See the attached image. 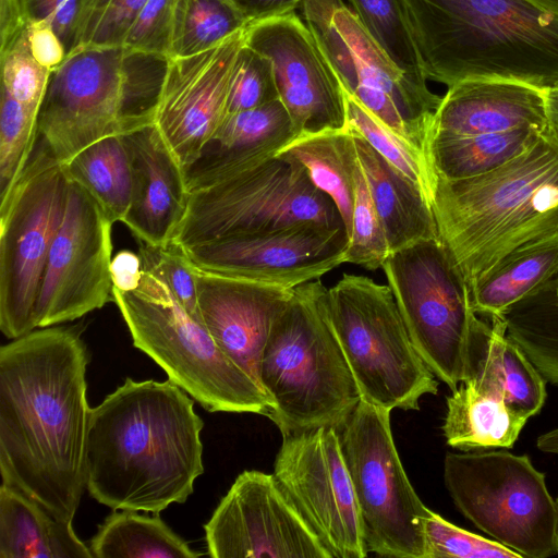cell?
I'll use <instances>...</instances> for the list:
<instances>
[{
  "label": "cell",
  "instance_id": "603a6c76",
  "mask_svg": "<svg viewBox=\"0 0 558 558\" xmlns=\"http://www.w3.org/2000/svg\"><path fill=\"white\" fill-rule=\"evenodd\" d=\"M549 125L544 89L510 80H466L448 87L435 112L432 138ZM430 138V141H432Z\"/></svg>",
  "mask_w": 558,
  "mask_h": 558
},
{
  "label": "cell",
  "instance_id": "ab89813d",
  "mask_svg": "<svg viewBox=\"0 0 558 558\" xmlns=\"http://www.w3.org/2000/svg\"><path fill=\"white\" fill-rule=\"evenodd\" d=\"M390 251L385 230L359 162L355 173V198L345 263L368 270L381 268Z\"/></svg>",
  "mask_w": 558,
  "mask_h": 558
},
{
  "label": "cell",
  "instance_id": "484cf974",
  "mask_svg": "<svg viewBox=\"0 0 558 558\" xmlns=\"http://www.w3.org/2000/svg\"><path fill=\"white\" fill-rule=\"evenodd\" d=\"M353 135L359 162L381 220L390 253L422 240L438 239L430 205L421 190L364 138Z\"/></svg>",
  "mask_w": 558,
  "mask_h": 558
},
{
  "label": "cell",
  "instance_id": "ba28073f",
  "mask_svg": "<svg viewBox=\"0 0 558 558\" xmlns=\"http://www.w3.org/2000/svg\"><path fill=\"white\" fill-rule=\"evenodd\" d=\"M324 312L361 400L392 411L418 410L438 381L415 350L388 284L344 274L324 296Z\"/></svg>",
  "mask_w": 558,
  "mask_h": 558
},
{
  "label": "cell",
  "instance_id": "f546056e",
  "mask_svg": "<svg viewBox=\"0 0 558 558\" xmlns=\"http://www.w3.org/2000/svg\"><path fill=\"white\" fill-rule=\"evenodd\" d=\"M497 318L546 381L558 385V271Z\"/></svg>",
  "mask_w": 558,
  "mask_h": 558
},
{
  "label": "cell",
  "instance_id": "83f0119b",
  "mask_svg": "<svg viewBox=\"0 0 558 558\" xmlns=\"http://www.w3.org/2000/svg\"><path fill=\"white\" fill-rule=\"evenodd\" d=\"M277 156L292 158L305 168L312 183L336 205L349 238L359 166L353 133L347 126L342 130L302 133Z\"/></svg>",
  "mask_w": 558,
  "mask_h": 558
},
{
  "label": "cell",
  "instance_id": "8992f818",
  "mask_svg": "<svg viewBox=\"0 0 558 558\" xmlns=\"http://www.w3.org/2000/svg\"><path fill=\"white\" fill-rule=\"evenodd\" d=\"M327 288L314 280L293 290L274 322L259 361L269 417L283 436L339 429L361 396L324 312Z\"/></svg>",
  "mask_w": 558,
  "mask_h": 558
},
{
  "label": "cell",
  "instance_id": "d590c367",
  "mask_svg": "<svg viewBox=\"0 0 558 558\" xmlns=\"http://www.w3.org/2000/svg\"><path fill=\"white\" fill-rule=\"evenodd\" d=\"M365 31L413 83L428 88L402 0H349Z\"/></svg>",
  "mask_w": 558,
  "mask_h": 558
},
{
  "label": "cell",
  "instance_id": "7402d4cb",
  "mask_svg": "<svg viewBox=\"0 0 558 558\" xmlns=\"http://www.w3.org/2000/svg\"><path fill=\"white\" fill-rule=\"evenodd\" d=\"M121 135L132 171L131 204L123 223L140 242L167 244L187 209L185 171L154 122Z\"/></svg>",
  "mask_w": 558,
  "mask_h": 558
},
{
  "label": "cell",
  "instance_id": "3957f363",
  "mask_svg": "<svg viewBox=\"0 0 558 558\" xmlns=\"http://www.w3.org/2000/svg\"><path fill=\"white\" fill-rule=\"evenodd\" d=\"M438 236L469 292L509 260L558 240V130L523 153L466 179L436 175Z\"/></svg>",
  "mask_w": 558,
  "mask_h": 558
},
{
  "label": "cell",
  "instance_id": "5bb4252c",
  "mask_svg": "<svg viewBox=\"0 0 558 558\" xmlns=\"http://www.w3.org/2000/svg\"><path fill=\"white\" fill-rule=\"evenodd\" d=\"M411 341L451 391L463 381L465 347L475 312L469 288L440 239L389 253L381 266Z\"/></svg>",
  "mask_w": 558,
  "mask_h": 558
},
{
  "label": "cell",
  "instance_id": "9c48e42d",
  "mask_svg": "<svg viewBox=\"0 0 558 558\" xmlns=\"http://www.w3.org/2000/svg\"><path fill=\"white\" fill-rule=\"evenodd\" d=\"M344 226L329 196L296 160L275 156L190 192L170 242L186 247L300 223Z\"/></svg>",
  "mask_w": 558,
  "mask_h": 558
},
{
  "label": "cell",
  "instance_id": "52a82bcc",
  "mask_svg": "<svg viewBox=\"0 0 558 558\" xmlns=\"http://www.w3.org/2000/svg\"><path fill=\"white\" fill-rule=\"evenodd\" d=\"M112 301L133 345L205 410L268 415L271 403L263 389L219 348L159 276L144 269L140 287L113 288Z\"/></svg>",
  "mask_w": 558,
  "mask_h": 558
},
{
  "label": "cell",
  "instance_id": "cb8c5ba5",
  "mask_svg": "<svg viewBox=\"0 0 558 558\" xmlns=\"http://www.w3.org/2000/svg\"><path fill=\"white\" fill-rule=\"evenodd\" d=\"M295 136L279 98L227 114L199 158L185 171L189 192L277 156Z\"/></svg>",
  "mask_w": 558,
  "mask_h": 558
},
{
  "label": "cell",
  "instance_id": "2e32d148",
  "mask_svg": "<svg viewBox=\"0 0 558 558\" xmlns=\"http://www.w3.org/2000/svg\"><path fill=\"white\" fill-rule=\"evenodd\" d=\"M113 223L95 197L69 178L63 219L37 300V327L74 320L112 300Z\"/></svg>",
  "mask_w": 558,
  "mask_h": 558
},
{
  "label": "cell",
  "instance_id": "60d3db41",
  "mask_svg": "<svg viewBox=\"0 0 558 558\" xmlns=\"http://www.w3.org/2000/svg\"><path fill=\"white\" fill-rule=\"evenodd\" d=\"M423 527L425 558H522L497 541L461 529L428 508Z\"/></svg>",
  "mask_w": 558,
  "mask_h": 558
},
{
  "label": "cell",
  "instance_id": "681fc988",
  "mask_svg": "<svg viewBox=\"0 0 558 558\" xmlns=\"http://www.w3.org/2000/svg\"><path fill=\"white\" fill-rule=\"evenodd\" d=\"M110 270L113 288L121 291L137 289L144 271L140 254L129 250L120 251L112 257Z\"/></svg>",
  "mask_w": 558,
  "mask_h": 558
},
{
  "label": "cell",
  "instance_id": "8fae6325",
  "mask_svg": "<svg viewBox=\"0 0 558 558\" xmlns=\"http://www.w3.org/2000/svg\"><path fill=\"white\" fill-rule=\"evenodd\" d=\"M301 7L344 93L430 165L433 122L441 97L409 80L342 0H304Z\"/></svg>",
  "mask_w": 558,
  "mask_h": 558
},
{
  "label": "cell",
  "instance_id": "4316f807",
  "mask_svg": "<svg viewBox=\"0 0 558 558\" xmlns=\"http://www.w3.org/2000/svg\"><path fill=\"white\" fill-rule=\"evenodd\" d=\"M0 558H93L72 522L52 515L21 489L0 486Z\"/></svg>",
  "mask_w": 558,
  "mask_h": 558
},
{
  "label": "cell",
  "instance_id": "d4e9b609",
  "mask_svg": "<svg viewBox=\"0 0 558 558\" xmlns=\"http://www.w3.org/2000/svg\"><path fill=\"white\" fill-rule=\"evenodd\" d=\"M487 324L474 314L466 339L463 381L499 396L530 418L546 400V379L497 318Z\"/></svg>",
  "mask_w": 558,
  "mask_h": 558
},
{
  "label": "cell",
  "instance_id": "4fadbf2b",
  "mask_svg": "<svg viewBox=\"0 0 558 558\" xmlns=\"http://www.w3.org/2000/svg\"><path fill=\"white\" fill-rule=\"evenodd\" d=\"M389 410L363 400L338 429L368 551L425 558L421 501L399 458Z\"/></svg>",
  "mask_w": 558,
  "mask_h": 558
},
{
  "label": "cell",
  "instance_id": "11a10c76",
  "mask_svg": "<svg viewBox=\"0 0 558 558\" xmlns=\"http://www.w3.org/2000/svg\"><path fill=\"white\" fill-rule=\"evenodd\" d=\"M556 502H557V508H558V498H557ZM557 555H558V553H557Z\"/></svg>",
  "mask_w": 558,
  "mask_h": 558
},
{
  "label": "cell",
  "instance_id": "ee69618b",
  "mask_svg": "<svg viewBox=\"0 0 558 558\" xmlns=\"http://www.w3.org/2000/svg\"><path fill=\"white\" fill-rule=\"evenodd\" d=\"M0 63L1 88L17 101L40 111L52 71L33 58L27 41L0 53Z\"/></svg>",
  "mask_w": 558,
  "mask_h": 558
},
{
  "label": "cell",
  "instance_id": "ac0fdd59",
  "mask_svg": "<svg viewBox=\"0 0 558 558\" xmlns=\"http://www.w3.org/2000/svg\"><path fill=\"white\" fill-rule=\"evenodd\" d=\"M344 226L300 223L182 247L198 268L293 289L345 263Z\"/></svg>",
  "mask_w": 558,
  "mask_h": 558
},
{
  "label": "cell",
  "instance_id": "d6986e66",
  "mask_svg": "<svg viewBox=\"0 0 558 558\" xmlns=\"http://www.w3.org/2000/svg\"><path fill=\"white\" fill-rule=\"evenodd\" d=\"M244 44L269 59L296 136L347 126L345 94L308 26L293 11L250 24Z\"/></svg>",
  "mask_w": 558,
  "mask_h": 558
},
{
  "label": "cell",
  "instance_id": "7a4b0ae2",
  "mask_svg": "<svg viewBox=\"0 0 558 558\" xmlns=\"http://www.w3.org/2000/svg\"><path fill=\"white\" fill-rule=\"evenodd\" d=\"M204 423L171 380L130 377L90 408L85 486L113 510L159 513L183 504L203 474Z\"/></svg>",
  "mask_w": 558,
  "mask_h": 558
},
{
  "label": "cell",
  "instance_id": "f35d334b",
  "mask_svg": "<svg viewBox=\"0 0 558 558\" xmlns=\"http://www.w3.org/2000/svg\"><path fill=\"white\" fill-rule=\"evenodd\" d=\"M146 1L81 0L70 51L90 47L121 46L132 22Z\"/></svg>",
  "mask_w": 558,
  "mask_h": 558
},
{
  "label": "cell",
  "instance_id": "836d02e7",
  "mask_svg": "<svg viewBox=\"0 0 558 558\" xmlns=\"http://www.w3.org/2000/svg\"><path fill=\"white\" fill-rule=\"evenodd\" d=\"M558 271V240L502 265L470 291L475 314L496 317Z\"/></svg>",
  "mask_w": 558,
  "mask_h": 558
},
{
  "label": "cell",
  "instance_id": "6da1fadb",
  "mask_svg": "<svg viewBox=\"0 0 558 558\" xmlns=\"http://www.w3.org/2000/svg\"><path fill=\"white\" fill-rule=\"evenodd\" d=\"M87 364L70 328L34 329L0 348L2 482L68 522L86 488Z\"/></svg>",
  "mask_w": 558,
  "mask_h": 558
},
{
  "label": "cell",
  "instance_id": "b9f144b4",
  "mask_svg": "<svg viewBox=\"0 0 558 558\" xmlns=\"http://www.w3.org/2000/svg\"><path fill=\"white\" fill-rule=\"evenodd\" d=\"M140 243L143 269L159 276L186 312L202 323L195 266L185 251L172 242L163 245Z\"/></svg>",
  "mask_w": 558,
  "mask_h": 558
},
{
  "label": "cell",
  "instance_id": "f6af8a7d",
  "mask_svg": "<svg viewBox=\"0 0 558 558\" xmlns=\"http://www.w3.org/2000/svg\"><path fill=\"white\" fill-rule=\"evenodd\" d=\"M178 0H147L132 22L122 46L170 58Z\"/></svg>",
  "mask_w": 558,
  "mask_h": 558
},
{
  "label": "cell",
  "instance_id": "ffe728a7",
  "mask_svg": "<svg viewBox=\"0 0 558 558\" xmlns=\"http://www.w3.org/2000/svg\"><path fill=\"white\" fill-rule=\"evenodd\" d=\"M245 29L204 51L168 60L154 123L184 171L228 114L231 77Z\"/></svg>",
  "mask_w": 558,
  "mask_h": 558
},
{
  "label": "cell",
  "instance_id": "30bf717a",
  "mask_svg": "<svg viewBox=\"0 0 558 558\" xmlns=\"http://www.w3.org/2000/svg\"><path fill=\"white\" fill-rule=\"evenodd\" d=\"M444 481L459 511L493 539L525 558L557 555V502L526 454L448 452Z\"/></svg>",
  "mask_w": 558,
  "mask_h": 558
},
{
  "label": "cell",
  "instance_id": "7c38bea8",
  "mask_svg": "<svg viewBox=\"0 0 558 558\" xmlns=\"http://www.w3.org/2000/svg\"><path fill=\"white\" fill-rule=\"evenodd\" d=\"M68 189L63 165L37 142L21 177L1 197L0 329L9 339L37 328V300Z\"/></svg>",
  "mask_w": 558,
  "mask_h": 558
},
{
  "label": "cell",
  "instance_id": "f907efd6",
  "mask_svg": "<svg viewBox=\"0 0 558 558\" xmlns=\"http://www.w3.org/2000/svg\"><path fill=\"white\" fill-rule=\"evenodd\" d=\"M250 24L293 12L304 0H231Z\"/></svg>",
  "mask_w": 558,
  "mask_h": 558
},
{
  "label": "cell",
  "instance_id": "7bdbcfd3",
  "mask_svg": "<svg viewBox=\"0 0 558 558\" xmlns=\"http://www.w3.org/2000/svg\"><path fill=\"white\" fill-rule=\"evenodd\" d=\"M278 98L271 62L244 44L231 77L228 114L259 107Z\"/></svg>",
  "mask_w": 558,
  "mask_h": 558
},
{
  "label": "cell",
  "instance_id": "e0dca14e",
  "mask_svg": "<svg viewBox=\"0 0 558 558\" xmlns=\"http://www.w3.org/2000/svg\"><path fill=\"white\" fill-rule=\"evenodd\" d=\"M213 558H330L274 474L244 471L205 524Z\"/></svg>",
  "mask_w": 558,
  "mask_h": 558
},
{
  "label": "cell",
  "instance_id": "5b68a950",
  "mask_svg": "<svg viewBox=\"0 0 558 558\" xmlns=\"http://www.w3.org/2000/svg\"><path fill=\"white\" fill-rule=\"evenodd\" d=\"M168 60L122 45L70 51L51 73L37 142L65 165L101 138L153 123Z\"/></svg>",
  "mask_w": 558,
  "mask_h": 558
},
{
  "label": "cell",
  "instance_id": "d6a6232c",
  "mask_svg": "<svg viewBox=\"0 0 558 558\" xmlns=\"http://www.w3.org/2000/svg\"><path fill=\"white\" fill-rule=\"evenodd\" d=\"M63 167L68 177L84 186L113 222H123L131 204L132 171L121 134L95 142Z\"/></svg>",
  "mask_w": 558,
  "mask_h": 558
},
{
  "label": "cell",
  "instance_id": "277c9868",
  "mask_svg": "<svg viewBox=\"0 0 558 558\" xmlns=\"http://www.w3.org/2000/svg\"><path fill=\"white\" fill-rule=\"evenodd\" d=\"M427 80L558 81V17L525 0H402Z\"/></svg>",
  "mask_w": 558,
  "mask_h": 558
},
{
  "label": "cell",
  "instance_id": "9a60e30c",
  "mask_svg": "<svg viewBox=\"0 0 558 558\" xmlns=\"http://www.w3.org/2000/svg\"><path fill=\"white\" fill-rule=\"evenodd\" d=\"M274 475L330 558L367 556L337 428L318 427L283 436Z\"/></svg>",
  "mask_w": 558,
  "mask_h": 558
},
{
  "label": "cell",
  "instance_id": "c3c4849f",
  "mask_svg": "<svg viewBox=\"0 0 558 558\" xmlns=\"http://www.w3.org/2000/svg\"><path fill=\"white\" fill-rule=\"evenodd\" d=\"M31 21L26 0H0V53L27 40Z\"/></svg>",
  "mask_w": 558,
  "mask_h": 558
},
{
  "label": "cell",
  "instance_id": "f1b7e54d",
  "mask_svg": "<svg viewBox=\"0 0 558 558\" xmlns=\"http://www.w3.org/2000/svg\"><path fill=\"white\" fill-rule=\"evenodd\" d=\"M447 397L442 425L447 444L456 449L511 448L527 417L504 398L461 383Z\"/></svg>",
  "mask_w": 558,
  "mask_h": 558
},
{
  "label": "cell",
  "instance_id": "7dc6e473",
  "mask_svg": "<svg viewBox=\"0 0 558 558\" xmlns=\"http://www.w3.org/2000/svg\"><path fill=\"white\" fill-rule=\"evenodd\" d=\"M26 36L31 54L46 69L53 71L64 61L65 46L48 21L32 19Z\"/></svg>",
  "mask_w": 558,
  "mask_h": 558
},
{
  "label": "cell",
  "instance_id": "e575fe53",
  "mask_svg": "<svg viewBox=\"0 0 558 558\" xmlns=\"http://www.w3.org/2000/svg\"><path fill=\"white\" fill-rule=\"evenodd\" d=\"M248 25L231 0H178L170 58L209 49Z\"/></svg>",
  "mask_w": 558,
  "mask_h": 558
},
{
  "label": "cell",
  "instance_id": "bcb514c9",
  "mask_svg": "<svg viewBox=\"0 0 558 558\" xmlns=\"http://www.w3.org/2000/svg\"><path fill=\"white\" fill-rule=\"evenodd\" d=\"M32 19L48 21L65 46L72 48L81 0H26Z\"/></svg>",
  "mask_w": 558,
  "mask_h": 558
},
{
  "label": "cell",
  "instance_id": "f5cc1de1",
  "mask_svg": "<svg viewBox=\"0 0 558 558\" xmlns=\"http://www.w3.org/2000/svg\"><path fill=\"white\" fill-rule=\"evenodd\" d=\"M536 446L543 452L558 456V427L539 435Z\"/></svg>",
  "mask_w": 558,
  "mask_h": 558
},
{
  "label": "cell",
  "instance_id": "db71d44e",
  "mask_svg": "<svg viewBox=\"0 0 558 558\" xmlns=\"http://www.w3.org/2000/svg\"><path fill=\"white\" fill-rule=\"evenodd\" d=\"M534 8L558 17V0H525Z\"/></svg>",
  "mask_w": 558,
  "mask_h": 558
},
{
  "label": "cell",
  "instance_id": "1f68e13d",
  "mask_svg": "<svg viewBox=\"0 0 558 558\" xmlns=\"http://www.w3.org/2000/svg\"><path fill=\"white\" fill-rule=\"evenodd\" d=\"M96 558H196L203 556L175 534L158 515L132 510L106 518L89 545Z\"/></svg>",
  "mask_w": 558,
  "mask_h": 558
},
{
  "label": "cell",
  "instance_id": "44dd1931",
  "mask_svg": "<svg viewBox=\"0 0 558 558\" xmlns=\"http://www.w3.org/2000/svg\"><path fill=\"white\" fill-rule=\"evenodd\" d=\"M195 272L202 324L219 348L259 386V361L264 345L294 288L208 271L196 266Z\"/></svg>",
  "mask_w": 558,
  "mask_h": 558
},
{
  "label": "cell",
  "instance_id": "4dcf8cb0",
  "mask_svg": "<svg viewBox=\"0 0 558 558\" xmlns=\"http://www.w3.org/2000/svg\"><path fill=\"white\" fill-rule=\"evenodd\" d=\"M542 132L535 128H519L498 133L436 136L430 141L429 162L436 175L444 179L476 177L523 153Z\"/></svg>",
  "mask_w": 558,
  "mask_h": 558
},
{
  "label": "cell",
  "instance_id": "8d00e7d4",
  "mask_svg": "<svg viewBox=\"0 0 558 558\" xmlns=\"http://www.w3.org/2000/svg\"><path fill=\"white\" fill-rule=\"evenodd\" d=\"M344 94L347 129L364 138L385 160L415 184L432 208L436 172L430 165L354 97Z\"/></svg>",
  "mask_w": 558,
  "mask_h": 558
},
{
  "label": "cell",
  "instance_id": "816d5d0a",
  "mask_svg": "<svg viewBox=\"0 0 558 558\" xmlns=\"http://www.w3.org/2000/svg\"><path fill=\"white\" fill-rule=\"evenodd\" d=\"M544 99L548 123L558 130V81L544 88Z\"/></svg>",
  "mask_w": 558,
  "mask_h": 558
},
{
  "label": "cell",
  "instance_id": "74e56055",
  "mask_svg": "<svg viewBox=\"0 0 558 558\" xmlns=\"http://www.w3.org/2000/svg\"><path fill=\"white\" fill-rule=\"evenodd\" d=\"M39 110L13 98L1 88L0 196H4L27 166L38 140Z\"/></svg>",
  "mask_w": 558,
  "mask_h": 558
}]
</instances>
